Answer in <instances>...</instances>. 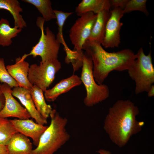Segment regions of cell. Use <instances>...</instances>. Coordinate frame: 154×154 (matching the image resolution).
<instances>
[{
  "label": "cell",
  "instance_id": "484cf974",
  "mask_svg": "<svg viewBox=\"0 0 154 154\" xmlns=\"http://www.w3.org/2000/svg\"><path fill=\"white\" fill-rule=\"evenodd\" d=\"M0 82L8 84L11 88L19 86L8 72L3 58H0Z\"/></svg>",
  "mask_w": 154,
  "mask_h": 154
},
{
  "label": "cell",
  "instance_id": "ac0fdd59",
  "mask_svg": "<svg viewBox=\"0 0 154 154\" xmlns=\"http://www.w3.org/2000/svg\"><path fill=\"white\" fill-rule=\"evenodd\" d=\"M4 9L9 11L14 21V26L22 29L27 24L20 13L23 11L20 4L17 0H0V10Z\"/></svg>",
  "mask_w": 154,
  "mask_h": 154
},
{
  "label": "cell",
  "instance_id": "603a6c76",
  "mask_svg": "<svg viewBox=\"0 0 154 154\" xmlns=\"http://www.w3.org/2000/svg\"><path fill=\"white\" fill-rule=\"evenodd\" d=\"M64 49L66 54L65 62L68 64L70 63L72 64L74 73L82 66L84 53L82 52L72 50L68 47Z\"/></svg>",
  "mask_w": 154,
  "mask_h": 154
},
{
  "label": "cell",
  "instance_id": "9c48e42d",
  "mask_svg": "<svg viewBox=\"0 0 154 154\" xmlns=\"http://www.w3.org/2000/svg\"><path fill=\"white\" fill-rule=\"evenodd\" d=\"M110 12L111 15L106 25L105 36L102 44L105 48L119 46L120 43V32L123 25L120 19L124 14L123 10L114 8Z\"/></svg>",
  "mask_w": 154,
  "mask_h": 154
},
{
  "label": "cell",
  "instance_id": "d4e9b609",
  "mask_svg": "<svg viewBox=\"0 0 154 154\" xmlns=\"http://www.w3.org/2000/svg\"><path fill=\"white\" fill-rule=\"evenodd\" d=\"M146 0H129L123 10L124 14L138 11L142 12L146 16L149 15L146 7Z\"/></svg>",
  "mask_w": 154,
  "mask_h": 154
},
{
  "label": "cell",
  "instance_id": "2e32d148",
  "mask_svg": "<svg viewBox=\"0 0 154 154\" xmlns=\"http://www.w3.org/2000/svg\"><path fill=\"white\" fill-rule=\"evenodd\" d=\"M6 146L9 154H31L33 150L29 139L19 132L11 137Z\"/></svg>",
  "mask_w": 154,
  "mask_h": 154
},
{
  "label": "cell",
  "instance_id": "5b68a950",
  "mask_svg": "<svg viewBox=\"0 0 154 154\" xmlns=\"http://www.w3.org/2000/svg\"><path fill=\"white\" fill-rule=\"evenodd\" d=\"M86 91L84 100L87 106L92 107L107 99L110 90L105 84H99L96 82L93 75V64L90 56L86 52L84 53L83 64L80 77Z\"/></svg>",
  "mask_w": 154,
  "mask_h": 154
},
{
  "label": "cell",
  "instance_id": "1f68e13d",
  "mask_svg": "<svg viewBox=\"0 0 154 154\" xmlns=\"http://www.w3.org/2000/svg\"><path fill=\"white\" fill-rule=\"evenodd\" d=\"M1 84L0 83V88L1 86Z\"/></svg>",
  "mask_w": 154,
  "mask_h": 154
},
{
  "label": "cell",
  "instance_id": "ffe728a7",
  "mask_svg": "<svg viewBox=\"0 0 154 154\" xmlns=\"http://www.w3.org/2000/svg\"><path fill=\"white\" fill-rule=\"evenodd\" d=\"M22 29L14 26L11 27L9 21L2 18L0 19V45L3 47L10 45L12 39L20 33Z\"/></svg>",
  "mask_w": 154,
  "mask_h": 154
},
{
  "label": "cell",
  "instance_id": "44dd1931",
  "mask_svg": "<svg viewBox=\"0 0 154 154\" xmlns=\"http://www.w3.org/2000/svg\"><path fill=\"white\" fill-rule=\"evenodd\" d=\"M22 1L34 5L42 14L45 21L56 19L55 14L50 0H23Z\"/></svg>",
  "mask_w": 154,
  "mask_h": 154
},
{
  "label": "cell",
  "instance_id": "52a82bcc",
  "mask_svg": "<svg viewBox=\"0 0 154 154\" xmlns=\"http://www.w3.org/2000/svg\"><path fill=\"white\" fill-rule=\"evenodd\" d=\"M61 68L57 59L40 61L39 65L33 64L29 66L28 74L29 81L44 92L54 80L56 73Z\"/></svg>",
  "mask_w": 154,
  "mask_h": 154
},
{
  "label": "cell",
  "instance_id": "4316f807",
  "mask_svg": "<svg viewBox=\"0 0 154 154\" xmlns=\"http://www.w3.org/2000/svg\"><path fill=\"white\" fill-rule=\"evenodd\" d=\"M129 0H110L111 7L119 8L123 10Z\"/></svg>",
  "mask_w": 154,
  "mask_h": 154
},
{
  "label": "cell",
  "instance_id": "4dcf8cb0",
  "mask_svg": "<svg viewBox=\"0 0 154 154\" xmlns=\"http://www.w3.org/2000/svg\"><path fill=\"white\" fill-rule=\"evenodd\" d=\"M97 152L100 154H112L110 151L104 149H100Z\"/></svg>",
  "mask_w": 154,
  "mask_h": 154
},
{
  "label": "cell",
  "instance_id": "d6986e66",
  "mask_svg": "<svg viewBox=\"0 0 154 154\" xmlns=\"http://www.w3.org/2000/svg\"><path fill=\"white\" fill-rule=\"evenodd\" d=\"M30 90L37 111L43 117L47 119L52 109L51 106L46 103L43 91L35 85H33Z\"/></svg>",
  "mask_w": 154,
  "mask_h": 154
},
{
  "label": "cell",
  "instance_id": "4fadbf2b",
  "mask_svg": "<svg viewBox=\"0 0 154 154\" xmlns=\"http://www.w3.org/2000/svg\"><path fill=\"white\" fill-rule=\"evenodd\" d=\"M12 94L13 96L19 99L36 123L44 125L47 123V119L37 111L29 90L19 86L15 87L12 90Z\"/></svg>",
  "mask_w": 154,
  "mask_h": 154
},
{
  "label": "cell",
  "instance_id": "3957f363",
  "mask_svg": "<svg viewBox=\"0 0 154 154\" xmlns=\"http://www.w3.org/2000/svg\"><path fill=\"white\" fill-rule=\"evenodd\" d=\"M50 116V124L31 154H53L70 139V135L66 129L67 119L61 116L54 109L52 110Z\"/></svg>",
  "mask_w": 154,
  "mask_h": 154
},
{
  "label": "cell",
  "instance_id": "8992f818",
  "mask_svg": "<svg viewBox=\"0 0 154 154\" xmlns=\"http://www.w3.org/2000/svg\"><path fill=\"white\" fill-rule=\"evenodd\" d=\"M45 21L42 17L37 18L36 24L40 29V37L38 42L32 47L30 52L22 56V60H25L30 55H32L33 57L40 56L42 62L57 59L60 44L57 40L55 35L48 27L45 29L46 33H44V25Z\"/></svg>",
  "mask_w": 154,
  "mask_h": 154
},
{
  "label": "cell",
  "instance_id": "cb8c5ba5",
  "mask_svg": "<svg viewBox=\"0 0 154 154\" xmlns=\"http://www.w3.org/2000/svg\"><path fill=\"white\" fill-rule=\"evenodd\" d=\"M55 14L56 23L58 26V32L56 37V39L60 44H62L64 46V48L68 46L66 45L63 35V29L64 23L67 18L73 12H64L61 11L54 10Z\"/></svg>",
  "mask_w": 154,
  "mask_h": 154
},
{
  "label": "cell",
  "instance_id": "83f0119b",
  "mask_svg": "<svg viewBox=\"0 0 154 154\" xmlns=\"http://www.w3.org/2000/svg\"><path fill=\"white\" fill-rule=\"evenodd\" d=\"M5 102V100L4 95L0 89V111L3 108Z\"/></svg>",
  "mask_w": 154,
  "mask_h": 154
},
{
  "label": "cell",
  "instance_id": "7402d4cb",
  "mask_svg": "<svg viewBox=\"0 0 154 154\" xmlns=\"http://www.w3.org/2000/svg\"><path fill=\"white\" fill-rule=\"evenodd\" d=\"M18 132L10 120L0 117V145L6 146L11 137Z\"/></svg>",
  "mask_w": 154,
  "mask_h": 154
},
{
  "label": "cell",
  "instance_id": "5bb4252c",
  "mask_svg": "<svg viewBox=\"0 0 154 154\" xmlns=\"http://www.w3.org/2000/svg\"><path fill=\"white\" fill-rule=\"evenodd\" d=\"M82 83L80 77L73 74L61 80L52 88L46 90L44 92L45 98L48 102H54L60 95L68 92L73 88L80 86Z\"/></svg>",
  "mask_w": 154,
  "mask_h": 154
},
{
  "label": "cell",
  "instance_id": "9a60e30c",
  "mask_svg": "<svg viewBox=\"0 0 154 154\" xmlns=\"http://www.w3.org/2000/svg\"><path fill=\"white\" fill-rule=\"evenodd\" d=\"M97 14L95 23L87 40L102 44L105 34L107 22L111 15L110 11L104 10Z\"/></svg>",
  "mask_w": 154,
  "mask_h": 154
},
{
  "label": "cell",
  "instance_id": "f546056e",
  "mask_svg": "<svg viewBox=\"0 0 154 154\" xmlns=\"http://www.w3.org/2000/svg\"><path fill=\"white\" fill-rule=\"evenodd\" d=\"M147 95L149 97H152L154 96V85H153L148 92Z\"/></svg>",
  "mask_w": 154,
  "mask_h": 154
},
{
  "label": "cell",
  "instance_id": "f1b7e54d",
  "mask_svg": "<svg viewBox=\"0 0 154 154\" xmlns=\"http://www.w3.org/2000/svg\"><path fill=\"white\" fill-rule=\"evenodd\" d=\"M0 154H9L6 146L0 145Z\"/></svg>",
  "mask_w": 154,
  "mask_h": 154
},
{
  "label": "cell",
  "instance_id": "7c38bea8",
  "mask_svg": "<svg viewBox=\"0 0 154 154\" xmlns=\"http://www.w3.org/2000/svg\"><path fill=\"white\" fill-rule=\"evenodd\" d=\"M29 66L28 62L22 60L21 57H19L16 59L14 64L7 65L6 67L10 75L19 87L30 90L33 85L28 78Z\"/></svg>",
  "mask_w": 154,
  "mask_h": 154
},
{
  "label": "cell",
  "instance_id": "e0dca14e",
  "mask_svg": "<svg viewBox=\"0 0 154 154\" xmlns=\"http://www.w3.org/2000/svg\"><path fill=\"white\" fill-rule=\"evenodd\" d=\"M111 6L109 0H82L76 8L77 15L92 12L97 14L102 11H110Z\"/></svg>",
  "mask_w": 154,
  "mask_h": 154
},
{
  "label": "cell",
  "instance_id": "7a4b0ae2",
  "mask_svg": "<svg viewBox=\"0 0 154 154\" xmlns=\"http://www.w3.org/2000/svg\"><path fill=\"white\" fill-rule=\"evenodd\" d=\"M83 49L91 58L93 76L99 84H103L109 74L113 70H127L136 58L135 54L129 49L109 52L103 48L101 44L87 40Z\"/></svg>",
  "mask_w": 154,
  "mask_h": 154
},
{
  "label": "cell",
  "instance_id": "8fae6325",
  "mask_svg": "<svg viewBox=\"0 0 154 154\" xmlns=\"http://www.w3.org/2000/svg\"><path fill=\"white\" fill-rule=\"evenodd\" d=\"M15 129L19 133L31 138L34 144L38 145L40 137L48 126L34 122L29 119H10Z\"/></svg>",
  "mask_w": 154,
  "mask_h": 154
},
{
  "label": "cell",
  "instance_id": "ba28073f",
  "mask_svg": "<svg viewBox=\"0 0 154 154\" xmlns=\"http://www.w3.org/2000/svg\"><path fill=\"white\" fill-rule=\"evenodd\" d=\"M76 21L69 31L73 50L82 52L83 46L88 38L96 20L97 14L88 12L81 15Z\"/></svg>",
  "mask_w": 154,
  "mask_h": 154
},
{
  "label": "cell",
  "instance_id": "277c9868",
  "mask_svg": "<svg viewBox=\"0 0 154 154\" xmlns=\"http://www.w3.org/2000/svg\"><path fill=\"white\" fill-rule=\"evenodd\" d=\"M134 63L127 70L129 77L135 84V92L138 94L147 92L154 83V68L151 52L146 55L141 48L135 54Z\"/></svg>",
  "mask_w": 154,
  "mask_h": 154
},
{
  "label": "cell",
  "instance_id": "6da1fadb",
  "mask_svg": "<svg viewBox=\"0 0 154 154\" xmlns=\"http://www.w3.org/2000/svg\"><path fill=\"white\" fill-rule=\"evenodd\" d=\"M139 113L137 107L129 100H118L109 108L103 127L113 143L122 147L141 131L144 123L136 120Z\"/></svg>",
  "mask_w": 154,
  "mask_h": 154
},
{
  "label": "cell",
  "instance_id": "30bf717a",
  "mask_svg": "<svg viewBox=\"0 0 154 154\" xmlns=\"http://www.w3.org/2000/svg\"><path fill=\"white\" fill-rule=\"evenodd\" d=\"M0 89L4 95L5 102L4 106L0 111V117L7 118L13 117L19 119H29L31 116L27 110L14 98L12 90L5 83L1 84Z\"/></svg>",
  "mask_w": 154,
  "mask_h": 154
}]
</instances>
